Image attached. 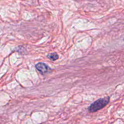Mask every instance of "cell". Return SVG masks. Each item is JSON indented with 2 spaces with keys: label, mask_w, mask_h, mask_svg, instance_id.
Segmentation results:
<instances>
[{
  "label": "cell",
  "mask_w": 124,
  "mask_h": 124,
  "mask_svg": "<svg viewBox=\"0 0 124 124\" xmlns=\"http://www.w3.org/2000/svg\"><path fill=\"white\" fill-rule=\"evenodd\" d=\"M110 100L109 96L100 98L93 103L88 108V110L89 112H95L106 106Z\"/></svg>",
  "instance_id": "cell-1"
},
{
  "label": "cell",
  "mask_w": 124,
  "mask_h": 124,
  "mask_svg": "<svg viewBox=\"0 0 124 124\" xmlns=\"http://www.w3.org/2000/svg\"><path fill=\"white\" fill-rule=\"evenodd\" d=\"M35 67L41 74H45L47 73L49 69L47 65L43 62L37 63L35 65Z\"/></svg>",
  "instance_id": "cell-2"
},
{
  "label": "cell",
  "mask_w": 124,
  "mask_h": 124,
  "mask_svg": "<svg viewBox=\"0 0 124 124\" xmlns=\"http://www.w3.org/2000/svg\"><path fill=\"white\" fill-rule=\"evenodd\" d=\"M47 57L52 61H55V60L58 59L59 56L58 55V54L56 53L52 52V53H49L47 55Z\"/></svg>",
  "instance_id": "cell-3"
}]
</instances>
